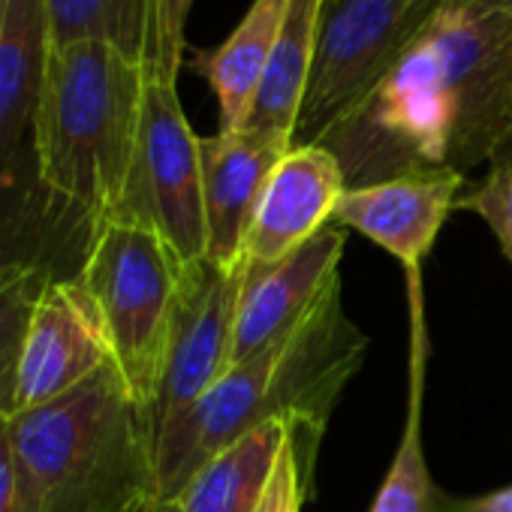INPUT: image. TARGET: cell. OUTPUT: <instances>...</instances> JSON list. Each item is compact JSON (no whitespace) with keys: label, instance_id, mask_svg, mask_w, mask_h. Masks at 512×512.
Returning <instances> with one entry per match:
<instances>
[{"label":"cell","instance_id":"8992f818","mask_svg":"<svg viewBox=\"0 0 512 512\" xmlns=\"http://www.w3.org/2000/svg\"><path fill=\"white\" fill-rule=\"evenodd\" d=\"M443 0H326L296 142L320 145L398 64Z\"/></svg>","mask_w":512,"mask_h":512},{"label":"cell","instance_id":"52a82bcc","mask_svg":"<svg viewBox=\"0 0 512 512\" xmlns=\"http://www.w3.org/2000/svg\"><path fill=\"white\" fill-rule=\"evenodd\" d=\"M199 139L181 109L178 79L148 73L133 172L109 220L154 229L181 266L205 260Z\"/></svg>","mask_w":512,"mask_h":512},{"label":"cell","instance_id":"f1b7e54d","mask_svg":"<svg viewBox=\"0 0 512 512\" xmlns=\"http://www.w3.org/2000/svg\"><path fill=\"white\" fill-rule=\"evenodd\" d=\"M154 16H157V67H154V73H163L166 76V70H163V52H160V0H154Z\"/></svg>","mask_w":512,"mask_h":512},{"label":"cell","instance_id":"d6986e66","mask_svg":"<svg viewBox=\"0 0 512 512\" xmlns=\"http://www.w3.org/2000/svg\"><path fill=\"white\" fill-rule=\"evenodd\" d=\"M407 278H410V311H413L407 419H404L398 452L374 497L371 512H452L455 497L434 485L422 449V377H425V326H422V296H419L422 287H419V272H407Z\"/></svg>","mask_w":512,"mask_h":512},{"label":"cell","instance_id":"277c9868","mask_svg":"<svg viewBox=\"0 0 512 512\" xmlns=\"http://www.w3.org/2000/svg\"><path fill=\"white\" fill-rule=\"evenodd\" d=\"M287 338L229 365L199 401L163 428L154 440L160 497L175 500L217 452L266 419H287L293 428L320 425L326 416L323 380L299 353L287 350Z\"/></svg>","mask_w":512,"mask_h":512},{"label":"cell","instance_id":"4fadbf2b","mask_svg":"<svg viewBox=\"0 0 512 512\" xmlns=\"http://www.w3.org/2000/svg\"><path fill=\"white\" fill-rule=\"evenodd\" d=\"M293 148L287 139L253 130H220L199 139L202 151V208H205V260L232 269L244 263V238L260 196Z\"/></svg>","mask_w":512,"mask_h":512},{"label":"cell","instance_id":"f546056e","mask_svg":"<svg viewBox=\"0 0 512 512\" xmlns=\"http://www.w3.org/2000/svg\"><path fill=\"white\" fill-rule=\"evenodd\" d=\"M151 7H154V0H151ZM154 67H157V16H154ZM151 67V73H154Z\"/></svg>","mask_w":512,"mask_h":512},{"label":"cell","instance_id":"9c48e42d","mask_svg":"<svg viewBox=\"0 0 512 512\" xmlns=\"http://www.w3.org/2000/svg\"><path fill=\"white\" fill-rule=\"evenodd\" d=\"M100 223L55 193L37 163L34 139L0 175V293L25 281L79 278Z\"/></svg>","mask_w":512,"mask_h":512},{"label":"cell","instance_id":"603a6c76","mask_svg":"<svg viewBox=\"0 0 512 512\" xmlns=\"http://www.w3.org/2000/svg\"><path fill=\"white\" fill-rule=\"evenodd\" d=\"M308 473H305V464L299 458V449L290 437V443L284 446L278 464H275V473L260 497V506L256 512H302V500H305V491H308Z\"/></svg>","mask_w":512,"mask_h":512},{"label":"cell","instance_id":"e0dca14e","mask_svg":"<svg viewBox=\"0 0 512 512\" xmlns=\"http://www.w3.org/2000/svg\"><path fill=\"white\" fill-rule=\"evenodd\" d=\"M290 437L287 419H266L241 434L175 497L181 512H256Z\"/></svg>","mask_w":512,"mask_h":512},{"label":"cell","instance_id":"4dcf8cb0","mask_svg":"<svg viewBox=\"0 0 512 512\" xmlns=\"http://www.w3.org/2000/svg\"><path fill=\"white\" fill-rule=\"evenodd\" d=\"M0 16H4V0H0Z\"/></svg>","mask_w":512,"mask_h":512},{"label":"cell","instance_id":"484cf974","mask_svg":"<svg viewBox=\"0 0 512 512\" xmlns=\"http://www.w3.org/2000/svg\"><path fill=\"white\" fill-rule=\"evenodd\" d=\"M452 512H512V485L479 497H455Z\"/></svg>","mask_w":512,"mask_h":512},{"label":"cell","instance_id":"ffe728a7","mask_svg":"<svg viewBox=\"0 0 512 512\" xmlns=\"http://www.w3.org/2000/svg\"><path fill=\"white\" fill-rule=\"evenodd\" d=\"M52 46L103 40L154 67V7L151 0H46Z\"/></svg>","mask_w":512,"mask_h":512},{"label":"cell","instance_id":"cb8c5ba5","mask_svg":"<svg viewBox=\"0 0 512 512\" xmlns=\"http://www.w3.org/2000/svg\"><path fill=\"white\" fill-rule=\"evenodd\" d=\"M196 0H160V52H163V70L166 76L178 79L181 61H184V31Z\"/></svg>","mask_w":512,"mask_h":512},{"label":"cell","instance_id":"6da1fadb","mask_svg":"<svg viewBox=\"0 0 512 512\" xmlns=\"http://www.w3.org/2000/svg\"><path fill=\"white\" fill-rule=\"evenodd\" d=\"M512 142V16L443 0L383 82L320 142L365 187L491 163Z\"/></svg>","mask_w":512,"mask_h":512},{"label":"cell","instance_id":"9a60e30c","mask_svg":"<svg viewBox=\"0 0 512 512\" xmlns=\"http://www.w3.org/2000/svg\"><path fill=\"white\" fill-rule=\"evenodd\" d=\"M52 49L46 0H4L0 16V175L31 145Z\"/></svg>","mask_w":512,"mask_h":512},{"label":"cell","instance_id":"7a4b0ae2","mask_svg":"<svg viewBox=\"0 0 512 512\" xmlns=\"http://www.w3.org/2000/svg\"><path fill=\"white\" fill-rule=\"evenodd\" d=\"M22 512H130L157 494L154 437L109 362L70 395L10 416Z\"/></svg>","mask_w":512,"mask_h":512},{"label":"cell","instance_id":"5b68a950","mask_svg":"<svg viewBox=\"0 0 512 512\" xmlns=\"http://www.w3.org/2000/svg\"><path fill=\"white\" fill-rule=\"evenodd\" d=\"M181 269L154 229L106 220L79 272L97 305L112 365L145 413L160 383Z\"/></svg>","mask_w":512,"mask_h":512},{"label":"cell","instance_id":"2e32d148","mask_svg":"<svg viewBox=\"0 0 512 512\" xmlns=\"http://www.w3.org/2000/svg\"><path fill=\"white\" fill-rule=\"evenodd\" d=\"M287 0H253L238 28L214 49L196 52V73L220 106V130H241L266 79Z\"/></svg>","mask_w":512,"mask_h":512},{"label":"cell","instance_id":"ba28073f","mask_svg":"<svg viewBox=\"0 0 512 512\" xmlns=\"http://www.w3.org/2000/svg\"><path fill=\"white\" fill-rule=\"evenodd\" d=\"M244 275L247 263L220 269L208 260H199L181 269L163 371L154 401L145 413L154 440L232 365Z\"/></svg>","mask_w":512,"mask_h":512},{"label":"cell","instance_id":"30bf717a","mask_svg":"<svg viewBox=\"0 0 512 512\" xmlns=\"http://www.w3.org/2000/svg\"><path fill=\"white\" fill-rule=\"evenodd\" d=\"M109 362L106 332L82 281H52L40 293L25 332L13 416L70 395Z\"/></svg>","mask_w":512,"mask_h":512},{"label":"cell","instance_id":"4316f807","mask_svg":"<svg viewBox=\"0 0 512 512\" xmlns=\"http://www.w3.org/2000/svg\"><path fill=\"white\" fill-rule=\"evenodd\" d=\"M452 4H461L467 10L488 13V16H512V0H452Z\"/></svg>","mask_w":512,"mask_h":512},{"label":"cell","instance_id":"8fae6325","mask_svg":"<svg viewBox=\"0 0 512 512\" xmlns=\"http://www.w3.org/2000/svg\"><path fill=\"white\" fill-rule=\"evenodd\" d=\"M344 190V169L329 148L293 145L275 166L253 211L244 238L247 269H269L311 241L335 220Z\"/></svg>","mask_w":512,"mask_h":512},{"label":"cell","instance_id":"ac0fdd59","mask_svg":"<svg viewBox=\"0 0 512 512\" xmlns=\"http://www.w3.org/2000/svg\"><path fill=\"white\" fill-rule=\"evenodd\" d=\"M323 7L326 0H287L284 25L266 79L241 130L296 142V127H299L311 67L317 55Z\"/></svg>","mask_w":512,"mask_h":512},{"label":"cell","instance_id":"3957f363","mask_svg":"<svg viewBox=\"0 0 512 512\" xmlns=\"http://www.w3.org/2000/svg\"><path fill=\"white\" fill-rule=\"evenodd\" d=\"M148 70L103 40L52 46L34 115L43 181L100 226L115 214L139 145Z\"/></svg>","mask_w":512,"mask_h":512},{"label":"cell","instance_id":"7402d4cb","mask_svg":"<svg viewBox=\"0 0 512 512\" xmlns=\"http://www.w3.org/2000/svg\"><path fill=\"white\" fill-rule=\"evenodd\" d=\"M455 208L476 211L497 235L503 253L512 260V142L488 163V175L479 187L458 196Z\"/></svg>","mask_w":512,"mask_h":512},{"label":"cell","instance_id":"d4e9b609","mask_svg":"<svg viewBox=\"0 0 512 512\" xmlns=\"http://www.w3.org/2000/svg\"><path fill=\"white\" fill-rule=\"evenodd\" d=\"M0 512H22V482L10 437V416H0Z\"/></svg>","mask_w":512,"mask_h":512},{"label":"cell","instance_id":"7c38bea8","mask_svg":"<svg viewBox=\"0 0 512 512\" xmlns=\"http://www.w3.org/2000/svg\"><path fill=\"white\" fill-rule=\"evenodd\" d=\"M344 241V226L332 220L287 260L269 269H247L235 320L232 365L293 335L323 290L341 275L338 266L344 256Z\"/></svg>","mask_w":512,"mask_h":512},{"label":"cell","instance_id":"5bb4252c","mask_svg":"<svg viewBox=\"0 0 512 512\" xmlns=\"http://www.w3.org/2000/svg\"><path fill=\"white\" fill-rule=\"evenodd\" d=\"M461 187L464 175L452 169H422L365 187H347L335 208V223L368 235L401 260L407 272H419Z\"/></svg>","mask_w":512,"mask_h":512},{"label":"cell","instance_id":"83f0119b","mask_svg":"<svg viewBox=\"0 0 512 512\" xmlns=\"http://www.w3.org/2000/svg\"><path fill=\"white\" fill-rule=\"evenodd\" d=\"M130 512H181V506H178V500H166L160 494H151L142 503H136Z\"/></svg>","mask_w":512,"mask_h":512},{"label":"cell","instance_id":"44dd1931","mask_svg":"<svg viewBox=\"0 0 512 512\" xmlns=\"http://www.w3.org/2000/svg\"><path fill=\"white\" fill-rule=\"evenodd\" d=\"M49 284L52 281L34 278V281H25L7 293H0V416H13V398H16V377H19L25 332H28L34 305Z\"/></svg>","mask_w":512,"mask_h":512}]
</instances>
